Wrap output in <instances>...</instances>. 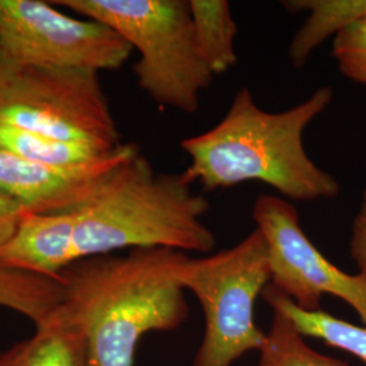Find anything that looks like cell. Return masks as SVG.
Here are the masks:
<instances>
[{
	"instance_id": "cell-1",
	"label": "cell",
	"mask_w": 366,
	"mask_h": 366,
	"mask_svg": "<svg viewBox=\"0 0 366 366\" xmlns=\"http://www.w3.org/2000/svg\"><path fill=\"white\" fill-rule=\"evenodd\" d=\"M187 257L134 249L84 258L63 272L56 310L81 334L90 366H134L144 335L182 326L190 308L179 269Z\"/></svg>"
},
{
	"instance_id": "cell-2",
	"label": "cell",
	"mask_w": 366,
	"mask_h": 366,
	"mask_svg": "<svg viewBox=\"0 0 366 366\" xmlns=\"http://www.w3.org/2000/svg\"><path fill=\"white\" fill-rule=\"evenodd\" d=\"M332 97V89L325 86L290 109L267 112L247 87L237 90L214 127L183 139L181 148L190 159L184 178L207 192L262 182L290 202L335 198L340 182L315 163L304 145L305 129Z\"/></svg>"
},
{
	"instance_id": "cell-3",
	"label": "cell",
	"mask_w": 366,
	"mask_h": 366,
	"mask_svg": "<svg viewBox=\"0 0 366 366\" xmlns=\"http://www.w3.org/2000/svg\"><path fill=\"white\" fill-rule=\"evenodd\" d=\"M208 210L182 172H159L136 147L75 210V259L154 247L208 254L216 243Z\"/></svg>"
},
{
	"instance_id": "cell-4",
	"label": "cell",
	"mask_w": 366,
	"mask_h": 366,
	"mask_svg": "<svg viewBox=\"0 0 366 366\" xmlns=\"http://www.w3.org/2000/svg\"><path fill=\"white\" fill-rule=\"evenodd\" d=\"M116 30L139 53L137 84L160 107L193 114L213 75L197 46L189 0H59Z\"/></svg>"
},
{
	"instance_id": "cell-5",
	"label": "cell",
	"mask_w": 366,
	"mask_h": 366,
	"mask_svg": "<svg viewBox=\"0 0 366 366\" xmlns=\"http://www.w3.org/2000/svg\"><path fill=\"white\" fill-rule=\"evenodd\" d=\"M179 281L199 301L205 316L204 338L193 366H232L244 354L261 350L266 332L257 326V299L270 282L267 244L255 228L231 249L187 257Z\"/></svg>"
},
{
	"instance_id": "cell-6",
	"label": "cell",
	"mask_w": 366,
	"mask_h": 366,
	"mask_svg": "<svg viewBox=\"0 0 366 366\" xmlns=\"http://www.w3.org/2000/svg\"><path fill=\"white\" fill-rule=\"evenodd\" d=\"M0 122L113 151L122 144L99 74L22 66L0 92Z\"/></svg>"
},
{
	"instance_id": "cell-7",
	"label": "cell",
	"mask_w": 366,
	"mask_h": 366,
	"mask_svg": "<svg viewBox=\"0 0 366 366\" xmlns=\"http://www.w3.org/2000/svg\"><path fill=\"white\" fill-rule=\"evenodd\" d=\"M0 45L19 68L114 71L132 46L102 22L79 19L41 0H0Z\"/></svg>"
},
{
	"instance_id": "cell-8",
	"label": "cell",
	"mask_w": 366,
	"mask_h": 366,
	"mask_svg": "<svg viewBox=\"0 0 366 366\" xmlns=\"http://www.w3.org/2000/svg\"><path fill=\"white\" fill-rule=\"evenodd\" d=\"M252 219L267 244L272 287L304 311L322 310L325 295L350 305L366 326V277L343 272L302 231L297 208L282 197L262 194Z\"/></svg>"
},
{
	"instance_id": "cell-9",
	"label": "cell",
	"mask_w": 366,
	"mask_h": 366,
	"mask_svg": "<svg viewBox=\"0 0 366 366\" xmlns=\"http://www.w3.org/2000/svg\"><path fill=\"white\" fill-rule=\"evenodd\" d=\"M136 147L122 143L105 159L72 169L41 164L0 148V192L31 213L76 210L92 198L106 174Z\"/></svg>"
},
{
	"instance_id": "cell-10",
	"label": "cell",
	"mask_w": 366,
	"mask_h": 366,
	"mask_svg": "<svg viewBox=\"0 0 366 366\" xmlns=\"http://www.w3.org/2000/svg\"><path fill=\"white\" fill-rule=\"evenodd\" d=\"M75 210L60 213L25 212L13 236L0 246V264L60 281L75 263Z\"/></svg>"
},
{
	"instance_id": "cell-11",
	"label": "cell",
	"mask_w": 366,
	"mask_h": 366,
	"mask_svg": "<svg viewBox=\"0 0 366 366\" xmlns=\"http://www.w3.org/2000/svg\"><path fill=\"white\" fill-rule=\"evenodd\" d=\"M36 332L0 353V366H90L78 328L56 308Z\"/></svg>"
},
{
	"instance_id": "cell-12",
	"label": "cell",
	"mask_w": 366,
	"mask_h": 366,
	"mask_svg": "<svg viewBox=\"0 0 366 366\" xmlns=\"http://www.w3.org/2000/svg\"><path fill=\"white\" fill-rule=\"evenodd\" d=\"M282 4L293 11L310 13L289 45L288 57L295 68L305 66L320 44L366 14V0H292Z\"/></svg>"
},
{
	"instance_id": "cell-13",
	"label": "cell",
	"mask_w": 366,
	"mask_h": 366,
	"mask_svg": "<svg viewBox=\"0 0 366 366\" xmlns=\"http://www.w3.org/2000/svg\"><path fill=\"white\" fill-rule=\"evenodd\" d=\"M197 46L212 75H222L235 66L237 34L231 6L225 0H189Z\"/></svg>"
},
{
	"instance_id": "cell-14",
	"label": "cell",
	"mask_w": 366,
	"mask_h": 366,
	"mask_svg": "<svg viewBox=\"0 0 366 366\" xmlns=\"http://www.w3.org/2000/svg\"><path fill=\"white\" fill-rule=\"evenodd\" d=\"M262 297L272 310L287 315L304 337L322 340L366 362V326H357L323 310L304 311L272 285L264 288Z\"/></svg>"
},
{
	"instance_id": "cell-15",
	"label": "cell",
	"mask_w": 366,
	"mask_h": 366,
	"mask_svg": "<svg viewBox=\"0 0 366 366\" xmlns=\"http://www.w3.org/2000/svg\"><path fill=\"white\" fill-rule=\"evenodd\" d=\"M0 148L27 160L61 169L89 166L117 149L104 151L92 145L64 142L4 122H0Z\"/></svg>"
},
{
	"instance_id": "cell-16",
	"label": "cell",
	"mask_w": 366,
	"mask_h": 366,
	"mask_svg": "<svg viewBox=\"0 0 366 366\" xmlns=\"http://www.w3.org/2000/svg\"><path fill=\"white\" fill-rule=\"evenodd\" d=\"M63 295L60 281L27 274L0 264V308L24 315L39 326L59 305Z\"/></svg>"
},
{
	"instance_id": "cell-17",
	"label": "cell",
	"mask_w": 366,
	"mask_h": 366,
	"mask_svg": "<svg viewBox=\"0 0 366 366\" xmlns=\"http://www.w3.org/2000/svg\"><path fill=\"white\" fill-rule=\"evenodd\" d=\"M257 366H349L314 350L287 315L273 310V319Z\"/></svg>"
},
{
	"instance_id": "cell-18",
	"label": "cell",
	"mask_w": 366,
	"mask_h": 366,
	"mask_svg": "<svg viewBox=\"0 0 366 366\" xmlns=\"http://www.w3.org/2000/svg\"><path fill=\"white\" fill-rule=\"evenodd\" d=\"M332 56L345 78L366 86V14L334 37Z\"/></svg>"
},
{
	"instance_id": "cell-19",
	"label": "cell",
	"mask_w": 366,
	"mask_h": 366,
	"mask_svg": "<svg viewBox=\"0 0 366 366\" xmlns=\"http://www.w3.org/2000/svg\"><path fill=\"white\" fill-rule=\"evenodd\" d=\"M349 252L357 264V273L366 277V189L361 196L358 209L352 222Z\"/></svg>"
},
{
	"instance_id": "cell-20",
	"label": "cell",
	"mask_w": 366,
	"mask_h": 366,
	"mask_svg": "<svg viewBox=\"0 0 366 366\" xmlns=\"http://www.w3.org/2000/svg\"><path fill=\"white\" fill-rule=\"evenodd\" d=\"M25 212L19 202L0 192V246L13 236Z\"/></svg>"
},
{
	"instance_id": "cell-21",
	"label": "cell",
	"mask_w": 366,
	"mask_h": 366,
	"mask_svg": "<svg viewBox=\"0 0 366 366\" xmlns=\"http://www.w3.org/2000/svg\"><path fill=\"white\" fill-rule=\"evenodd\" d=\"M18 69L19 66L14 63L0 45V92H3V89L7 86V83L11 80Z\"/></svg>"
}]
</instances>
